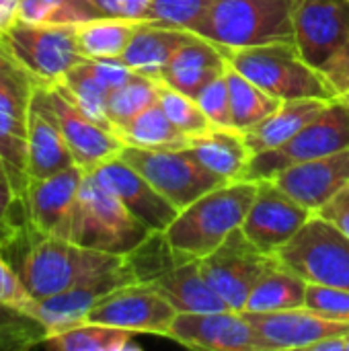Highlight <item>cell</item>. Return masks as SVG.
I'll use <instances>...</instances> for the list:
<instances>
[{
	"label": "cell",
	"instance_id": "1",
	"mask_svg": "<svg viewBox=\"0 0 349 351\" xmlns=\"http://www.w3.org/2000/svg\"><path fill=\"white\" fill-rule=\"evenodd\" d=\"M257 181H228L200 199L183 208L165 230L169 243L193 257L202 259L216 251L237 228L243 226L247 212L255 199Z\"/></svg>",
	"mask_w": 349,
	"mask_h": 351
},
{
	"label": "cell",
	"instance_id": "2",
	"mask_svg": "<svg viewBox=\"0 0 349 351\" xmlns=\"http://www.w3.org/2000/svg\"><path fill=\"white\" fill-rule=\"evenodd\" d=\"M125 257L80 247L68 239L29 230V245L16 267L35 300L64 292L80 282L119 267Z\"/></svg>",
	"mask_w": 349,
	"mask_h": 351
},
{
	"label": "cell",
	"instance_id": "3",
	"mask_svg": "<svg viewBox=\"0 0 349 351\" xmlns=\"http://www.w3.org/2000/svg\"><path fill=\"white\" fill-rule=\"evenodd\" d=\"M152 230L91 173L84 175L66 239L95 251L128 257Z\"/></svg>",
	"mask_w": 349,
	"mask_h": 351
},
{
	"label": "cell",
	"instance_id": "4",
	"mask_svg": "<svg viewBox=\"0 0 349 351\" xmlns=\"http://www.w3.org/2000/svg\"><path fill=\"white\" fill-rule=\"evenodd\" d=\"M228 64L280 101L333 99L319 68L311 66L294 41L224 49Z\"/></svg>",
	"mask_w": 349,
	"mask_h": 351
},
{
	"label": "cell",
	"instance_id": "5",
	"mask_svg": "<svg viewBox=\"0 0 349 351\" xmlns=\"http://www.w3.org/2000/svg\"><path fill=\"white\" fill-rule=\"evenodd\" d=\"M294 0H216L195 29L222 49L294 41Z\"/></svg>",
	"mask_w": 349,
	"mask_h": 351
},
{
	"label": "cell",
	"instance_id": "6",
	"mask_svg": "<svg viewBox=\"0 0 349 351\" xmlns=\"http://www.w3.org/2000/svg\"><path fill=\"white\" fill-rule=\"evenodd\" d=\"M0 47L37 86H56L84 56L76 43L74 25L16 23L0 37Z\"/></svg>",
	"mask_w": 349,
	"mask_h": 351
},
{
	"label": "cell",
	"instance_id": "7",
	"mask_svg": "<svg viewBox=\"0 0 349 351\" xmlns=\"http://www.w3.org/2000/svg\"><path fill=\"white\" fill-rule=\"evenodd\" d=\"M276 257L309 284L349 290V237L315 214Z\"/></svg>",
	"mask_w": 349,
	"mask_h": 351
},
{
	"label": "cell",
	"instance_id": "8",
	"mask_svg": "<svg viewBox=\"0 0 349 351\" xmlns=\"http://www.w3.org/2000/svg\"><path fill=\"white\" fill-rule=\"evenodd\" d=\"M341 150H349V107L333 99L311 123H306L288 142L255 154L249 162L245 179H274L288 167Z\"/></svg>",
	"mask_w": 349,
	"mask_h": 351
},
{
	"label": "cell",
	"instance_id": "9",
	"mask_svg": "<svg viewBox=\"0 0 349 351\" xmlns=\"http://www.w3.org/2000/svg\"><path fill=\"white\" fill-rule=\"evenodd\" d=\"M130 167L146 177L179 212L200 199L204 193L228 183L206 169L189 148L181 150H146L125 146L119 154Z\"/></svg>",
	"mask_w": 349,
	"mask_h": 351
},
{
	"label": "cell",
	"instance_id": "10",
	"mask_svg": "<svg viewBox=\"0 0 349 351\" xmlns=\"http://www.w3.org/2000/svg\"><path fill=\"white\" fill-rule=\"evenodd\" d=\"M278 265H282L280 259L253 245L243 228H237L216 251L200 259L206 282L232 311H243L253 288Z\"/></svg>",
	"mask_w": 349,
	"mask_h": 351
},
{
	"label": "cell",
	"instance_id": "11",
	"mask_svg": "<svg viewBox=\"0 0 349 351\" xmlns=\"http://www.w3.org/2000/svg\"><path fill=\"white\" fill-rule=\"evenodd\" d=\"M35 82L0 47V158L19 195L27 187V134Z\"/></svg>",
	"mask_w": 349,
	"mask_h": 351
},
{
	"label": "cell",
	"instance_id": "12",
	"mask_svg": "<svg viewBox=\"0 0 349 351\" xmlns=\"http://www.w3.org/2000/svg\"><path fill=\"white\" fill-rule=\"evenodd\" d=\"M39 93L78 167L88 173L121 154L125 144L119 140V136L88 117L60 84L39 86Z\"/></svg>",
	"mask_w": 349,
	"mask_h": 351
},
{
	"label": "cell",
	"instance_id": "13",
	"mask_svg": "<svg viewBox=\"0 0 349 351\" xmlns=\"http://www.w3.org/2000/svg\"><path fill=\"white\" fill-rule=\"evenodd\" d=\"M175 317V306L152 284L134 282L99 300L86 315V321L119 327L132 333L169 337Z\"/></svg>",
	"mask_w": 349,
	"mask_h": 351
},
{
	"label": "cell",
	"instance_id": "14",
	"mask_svg": "<svg viewBox=\"0 0 349 351\" xmlns=\"http://www.w3.org/2000/svg\"><path fill=\"white\" fill-rule=\"evenodd\" d=\"M313 216V210L290 197L274 179H261L257 181L255 199L241 228L253 245L276 255Z\"/></svg>",
	"mask_w": 349,
	"mask_h": 351
},
{
	"label": "cell",
	"instance_id": "15",
	"mask_svg": "<svg viewBox=\"0 0 349 351\" xmlns=\"http://www.w3.org/2000/svg\"><path fill=\"white\" fill-rule=\"evenodd\" d=\"M134 282H138V280L125 259L119 267H115L111 271L95 276L86 282H80V284H76L64 292H58L53 296L35 300L29 317H33L47 331V337H49V335L62 333L70 327L84 323L86 315L93 311V306L99 300H103L113 290L134 284Z\"/></svg>",
	"mask_w": 349,
	"mask_h": 351
},
{
	"label": "cell",
	"instance_id": "16",
	"mask_svg": "<svg viewBox=\"0 0 349 351\" xmlns=\"http://www.w3.org/2000/svg\"><path fill=\"white\" fill-rule=\"evenodd\" d=\"M84 175L86 171L74 165L58 175L27 183L21 199L31 232L66 239Z\"/></svg>",
	"mask_w": 349,
	"mask_h": 351
},
{
	"label": "cell",
	"instance_id": "17",
	"mask_svg": "<svg viewBox=\"0 0 349 351\" xmlns=\"http://www.w3.org/2000/svg\"><path fill=\"white\" fill-rule=\"evenodd\" d=\"M241 313L253 325L261 351L311 350L325 337L349 335L348 323L331 321L306 306L274 313Z\"/></svg>",
	"mask_w": 349,
	"mask_h": 351
},
{
	"label": "cell",
	"instance_id": "18",
	"mask_svg": "<svg viewBox=\"0 0 349 351\" xmlns=\"http://www.w3.org/2000/svg\"><path fill=\"white\" fill-rule=\"evenodd\" d=\"M169 339L208 351H261L253 325L241 311L177 313Z\"/></svg>",
	"mask_w": 349,
	"mask_h": 351
},
{
	"label": "cell",
	"instance_id": "19",
	"mask_svg": "<svg viewBox=\"0 0 349 351\" xmlns=\"http://www.w3.org/2000/svg\"><path fill=\"white\" fill-rule=\"evenodd\" d=\"M292 23L298 51L321 70L349 37V4L346 0H306L294 4Z\"/></svg>",
	"mask_w": 349,
	"mask_h": 351
},
{
	"label": "cell",
	"instance_id": "20",
	"mask_svg": "<svg viewBox=\"0 0 349 351\" xmlns=\"http://www.w3.org/2000/svg\"><path fill=\"white\" fill-rule=\"evenodd\" d=\"M88 173L152 232H165L179 214V210L146 177H142L119 156Z\"/></svg>",
	"mask_w": 349,
	"mask_h": 351
},
{
	"label": "cell",
	"instance_id": "21",
	"mask_svg": "<svg viewBox=\"0 0 349 351\" xmlns=\"http://www.w3.org/2000/svg\"><path fill=\"white\" fill-rule=\"evenodd\" d=\"M274 181L298 204L317 212L349 183V150L288 167Z\"/></svg>",
	"mask_w": 349,
	"mask_h": 351
},
{
	"label": "cell",
	"instance_id": "22",
	"mask_svg": "<svg viewBox=\"0 0 349 351\" xmlns=\"http://www.w3.org/2000/svg\"><path fill=\"white\" fill-rule=\"evenodd\" d=\"M74 165L76 160L35 84L27 134V183L58 175Z\"/></svg>",
	"mask_w": 349,
	"mask_h": 351
},
{
	"label": "cell",
	"instance_id": "23",
	"mask_svg": "<svg viewBox=\"0 0 349 351\" xmlns=\"http://www.w3.org/2000/svg\"><path fill=\"white\" fill-rule=\"evenodd\" d=\"M226 51L220 45L212 43L210 39L195 33L185 45L177 49V53L165 66L160 82L195 99V95L208 82L226 72Z\"/></svg>",
	"mask_w": 349,
	"mask_h": 351
},
{
	"label": "cell",
	"instance_id": "24",
	"mask_svg": "<svg viewBox=\"0 0 349 351\" xmlns=\"http://www.w3.org/2000/svg\"><path fill=\"white\" fill-rule=\"evenodd\" d=\"M195 33L187 29L167 27L160 23L142 21L138 31L134 33L130 45L119 58L125 66H130L138 74H146L150 78L160 80L165 66L177 53L181 45H185Z\"/></svg>",
	"mask_w": 349,
	"mask_h": 351
},
{
	"label": "cell",
	"instance_id": "25",
	"mask_svg": "<svg viewBox=\"0 0 349 351\" xmlns=\"http://www.w3.org/2000/svg\"><path fill=\"white\" fill-rule=\"evenodd\" d=\"M148 284H152L177 313H214L230 308L206 282L200 259H185Z\"/></svg>",
	"mask_w": 349,
	"mask_h": 351
},
{
	"label": "cell",
	"instance_id": "26",
	"mask_svg": "<svg viewBox=\"0 0 349 351\" xmlns=\"http://www.w3.org/2000/svg\"><path fill=\"white\" fill-rule=\"evenodd\" d=\"M189 152L212 173L226 181H243L253 158L245 134L237 128L212 125L202 136L191 138Z\"/></svg>",
	"mask_w": 349,
	"mask_h": 351
},
{
	"label": "cell",
	"instance_id": "27",
	"mask_svg": "<svg viewBox=\"0 0 349 351\" xmlns=\"http://www.w3.org/2000/svg\"><path fill=\"white\" fill-rule=\"evenodd\" d=\"M333 99H294L282 101V105L259 121L255 128L243 132L251 154H259L282 146L294 134H298L306 123H311Z\"/></svg>",
	"mask_w": 349,
	"mask_h": 351
},
{
	"label": "cell",
	"instance_id": "28",
	"mask_svg": "<svg viewBox=\"0 0 349 351\" xmlns=\"http://www.w3.org/2000/svg\"><path fill=\"white\" fill-rule=\"evenodd\" d=\"M142 19L95 16L74 25L76 43L88 60H119L130 45Z\"/></svg>",
	"mask_w": 349,
	"mask_h": 351
},
{
	"label": "cell",
	"instance_id": "29",
	"mask_svg": "<svg viewBox=\"0 0 349 351\" xmlns=\"http://www.w3.org/2000/svg\"><path fill=\"white\" fill-rule=\"evenodd\" d=\"M115 134L125 146L146 150H181L189 148L191 142V138L169 119L160 103L142 111L130 123L121 125Z\"/></svg>",
	"mask_w": 349,
	"mask_h": 351
},
{
	"label": "cell",
	"instance_id": "30",
	"mask_svg": "<svg viewBox=\"0 0 349 351\" xmlns=\"http://www.w3.org/2000/svg\"><path fill=\"white\" fill-rule=\"evenodd\" d=\"M138 333L101 325V323H80L62 333L49 335L43 341V348L53 351H140L142 346L136 343Z\"/></svg>",
	"mask_w": 349,
	"mask_h": 351
},
{
	"label": "cell",
	"instance_id": "31",
	"mask_svg": "<svg viewBox=\"0 0 349 351\" xmlns=\"http://www.w3.org/2000/svg\"><path fill=\"white\" fill-rule=\"evenodd\" d=\"M60 86L88 117L111 130L107 121V99L113 88L107 82L105 74L101 72L97 60H80L74 68H70Z\"/></svg>",
	"mask_w": 349,
	"mask_h": 351
},
{
	"label": "cell",
	"instance_id": "32",
	"mask_svg": "<svg viewBox=\"0 0 349 351\" xmlns=\"http://www.w3.org/2000/svg\"><path fill=\"white\" fill-rule=\"evenodd\" d=\"M306 286L309 282H304L300 276L286 269L284 265H278L253 288L243 311L274 313V311L300 308L306 302Z\"/></svg>",
	"mask_w": 349,
	"mask_h": 351
},
{
	"label": "cell",
	"instance_id": "33",
	"mask_svg": "<svg viewBox=\"0 0 349 351\" xmlns=\"http://www.w3.org/2000/svg\"><path fill=\"white\" fill-rule=\"evenodd\" d=\"M226 84L230 95V111H232V125L241 132H247L255 128L259 121H263L267 115H272L282 101L265 93L261 86H257L253 80L243 76L237 68L230 64L226 66Z\"/></svg>",
	"mask_w": 349,
	"mask_h": 351
},
{
	"label": "cell",
	"instance_id": "34",
	"mask_svg": "<svg viewBox=\"0 0 349 351\" xmlns=\"http://www.w3.org/2000/svg\"><path fill=\"white\" fill-rule=\"evenodd\" d=\"M158 84L160 80L146 74L134 72L123 84L111 90L107 99V121L113 132L130 123L142 111L158 103Z\"/></svg>",
	"mask_w": 349,
	"mask_h": 351
},
{
	"label": "cell",
	"instance_id": "35",
	"mask_svg": "<svg viewBox=\"0 0 349 351\" xmlns=\"http://www.w3.org/2000/svg\"><path fill=\"white\" fill-rule=\"evenodd\" d=\"M99 16L88 0H23L21 23L31 25H78Z\"/></svg>",
	"mask_w": 349,
	"mask_h": 351
},
{
	"label": "cell",
	"instance_id": "36",
	"mask_svg": "<svg viewBox=\"0 0 349 351\" xmlns=\"http://www.w3.org/2000/svg\"><path fill=\"white\" fill-rule=\"evenodd\" d=\"M158 103L169 115V119L189 138L202 136L214 125L193 97L183 95L165 82L158 84Z\"/></svg>",
	"mask_w": 349,
	"mask_h": 351
},
{
	"label": "cell",
	"instance_id": "37",
	"mask_svg": "<svg viewBox=\"0 0 349 351\" xmlns=\"http://www.w3.org/2000/svg\"><path fill=\"white\" fill-rule=\"evenodd\" d=\"M216 0H152L144 21L193 31L210 12Z\"/></svg>",
	"mask_w": 349,
	"mask_h": 351
},
{
	"label": "cell",
	"instance_id": "38",
	"mask_svg": "<svg viewBox=\"0 0 349 351\" xmlns=\"http://www.w3.org/2000/svg\"><path fill=\"white\" fill-rule=\"evenodd\" d=\"M16 210H23V199L14 191L6 171L0 169V247H8L29 232L27 218H16Z\"/></svg>",
	"mask_w": 349,
	"mask_h": 351
},
{
	"label": "cell",
	"instance_id": "39",
	"mask_svg": "<svg viewBox=\"0 0 349 351\" xmlns=\"http://www.w3.org/2000/svg\"><path fill=\"white\" fill-rule=\"evenodd\" d=\"M304 306L331 319V321L349 325V290L321 286V284H309Z\"/></svg>",
	"mask_w": 349,
	"mask_h": 351
},
{
	"label": "cell",
	"instance_id": "40",
	"mask_svg": "<svg viewBox=\"0 0 349 351\" xmlns=\"http://www.w3.org/2000/svg\"><path fill=\"white\" fill-rule=\"evenodd\" d=\"M195 101L214 125L234 128L232 125V111H230V95H228V84H226L224 74L214 78L212 82H208L195 95Z\"/></svg>",
	"mask_w": 349,
	"mask_h": 351
},
{
	"label": "cell",
	"instance_id": "41",
	"mask_svg": "<svg viewBox=\"0 0 349 351\" xmlns=\"http://www.w3.org/2000/svg\"><path fill=\"white\" fill-rule=\"evenodd\" d=\"M35 298L27 290L19 271L0 255V304L29 315Z\"/></svg>",
	"mask_w": 349,
	"mask_h": 351
},
{
	"label": "cell",
	"instance_id": "42",
	"mask_svg": "<svg viewBox=\"0 0 349 351\" xmlns=\"http://www.w3.org/2000/svg\"><path fill=\"white\" fill-rule=\"evenodd\" d=\"M321 74L325 76L331 95L335 101L349 107V37L344 45L321 66Z\"/></svg>",
	"mask_w": 349,
	"mask_h": 351
},
{
	"label": "cell",
	"instance_id": "43",
	"mask_svg": "<svg viewBox=\"0 0 349 351\" xmlns=\"http://www.w3.org/2000/svg\"><path fill=\"white\" fill-rule=\"evenodd\" d=\"M99 16H123L142 19L152 0H88Z\"/></svg>",
	"mask_w": 349,
	"mask_h": 351
},
{
	"label": "cell",
	"instance_id": "44",
	"mask_svg": "<svg viewBox=\"0 0 349 351\" xmlns=\"http://www.w3.org/2000/svg\"><path fill=\"white\" fill-rule=\"evenodd\" d=\"M315 214L331 222L335 228H339L344 234L349 237V183L339 189L325 206H321Z\"/></svg>",
	"mask_w": 349,
	"mask_h": 351
},
{
	"label": "cell",
	"instance_id": "45",
	"mask_svg": "<svg viewBox=\"0 0 349 351\" xmlns=\"http://www.w3.org/2000/svg\"><path fill=\"white\" fill-rule=\"evenodd\" d=\"M21 6L23 0H0V37L19 23Z\"/></svg>",
	"mask_w": 349,
	"mask_h": 351
},
{
	"label": "cell",
	"instance_id": "46",
	"mask_svg": "<svg viewBox=\"0 0 349 351\" xmlns=\"http://www.w3.org/2000/svg\"><path fill=\"white\" fill-rule=\"evenodd\" d=\"M348 335H333V337H325L321 341H317L311 351H348Z\"/></svg>",
	"mask_w": 349,
	"mask_h": 351
},
{
	"label": "cell",
	"instance_id": "47",
	"mask_svg": "<svg viewBox=\"0 0 349 351\" xmlns=\"http://www.w3.org/2000/svg\"><path fill=\"white\" fill-rule=\"evenodd\" d=\"M300 2H306V0H294V4H300Z\"/></svg>",
	"mask_w": 349,
	"mask_h": 351
},
{
	"label": "cell",
	"instance_id": "48",
	"mask_svg": "<svg viewBox=\"0 0 349 351\" xmlns=\"http://www.w3.org/2000/svg\"><path fill=\"white\" fill-rule=\"evenodd\" d=\"M346 339H348V351H349V335H348V337H346Z\"/></svg>",
	"mask_w": 349,
	"mask_h": 351
},
{
	"label": "cell",
	"instance_id": "49",
	"mask_svg": "<svg viewBox=\"0 0 349 351\" xmlns=\"http://www.w3.org/2000/svg\"><path fill=\"white\" fill-rule=\"evenodd\" d=\"M0 169H4V167H2V158H0Z\"/></svg>",
	"mask_w": 349,
	"mask_h": 351
},
{
	"label": "cell",
	"instance_id": "50",
	"mask_svg": "<svg viewBox=\"0 0 349 351\" xmlns=\"http://www.w3.org/2000/svg\"><path fill=\"white\" fill-rule=\"evenodd\" d=\"M346 2H348V4H349V0H346Z\"/></svg>",
	"mask_w": 349,
	"mask_h": 351
},
{
	"label": "cell",
	"instance_id": "51",
	"mask_svg": "<svg viewBox=\"0 0 349 351\" xmlns=\"http://www.w3.org/2000/svg\"><path fill=\"white\" fill-rule=\"evenodd\" d=\"M0 249H2V247H0Z\"/></svg>",
	"mask_w": 349,
	"mask_h": 351
}]
</instances>
